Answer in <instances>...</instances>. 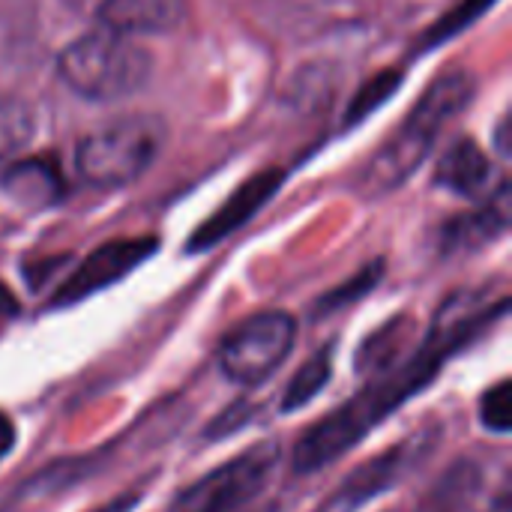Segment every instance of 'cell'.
I'll return each instance as SVG.
<instances>
[{
  "label": "cell",
  "mask_w": 512,
  "mask_h": 512,
  "mask_svg": "<svg viewBox=\"0 0 512 512\" xmlns=\"http://www.w3.org/2000/svg\"><path fill=\"white\" fill-rule=\"evenodd\" d=\"M153 72V57L129 36L93 30L72 39L57 57L60 81L87 102H120L138 93Z\"/></svg>",
  "instance_id": "3957f363"
},
{
  "label": "cell",
  "mask_w": 512,
  "mask_h": 512,
  "mask_svg": "<svg viewBox=\"0 0 512 512\" xmlns=\"http://www.w3.org/2000/svg\"><path fill=\"white\" fill-rule=\"evenodd\" d=\"M504 312L507 300H498L495 306L465 312L456 321H450L447 315L438 318V327L426 336L417 354L384 369V375L366 384L351 402L339 405L321 423L303 432L294 450V468L300 474H312L354 450L375 426H381L393 411H399L420 390H426L441 375L444 363L465 351V345H471Z\"/></svg>",
  "instance_id": "6da1fadb"
},
{
  "label": "cell",
  "mask_w": 512,
  "mask_h": 512,
  "mask_svg": "<svg viewBox=\"0 0 512 512\" xmlns=\"http://www.w3.org/2000/svg\"><path fill=\"white\" fill-rule=\"evenodd\" d=\"M402 81V75L396 72V75H381L372 87H366L357 99H354V108H351V120H357L360 114H366V111H372V108H378L387 96H390V90H396V84Z\"/></svg>",
  "instance_id": "d6986e66"
},
{
  "label": "cell",
  "mask_w": 512,
  "mask_h": 512,
  "mask_svg": "<svg viewBox=\"0 0 512 512\" xmlns=\"http://www.w3.org/2000/svg\"><path fill=\"white\" fill-rule=\"evenodd\" d=\"M381 273H384L381 261L369 264V267H366V270H360L351 282H345V285H339L336 291H330L327 297H321V303H318V315H330V312H339L342 306H351L354 300H360L363 294H369V291L378 285Z\"/></svg>",
  "instance_id": "2e32d148"
},
{
  "label": "cell",
  "mask_w": 512,
  "mask_h": 512,
  "mask_svg": "<svg viewBox=\"0 0 512 512\" xmlns=\"http://www.w3.org/2000/svg\"><path fill=\"white\" fill-rule=\"evenodd\" d=\"M282 180H285V174L276 171V168L261 171V174H255L252 180H246V183L228 198V204L219 207V210L192 234L189 252H204V249L216 246L219 240H225L228 234H234L240 225H246V222H249L273 195H276V189L282 186Z\"/></svg>",
  "instance_id": "30bf717a"
},
{
  "label": "cell",
  "mask_w": 512,
  "mask_h": 512,
  "mask_svg": "<svg viewBox=\"0 0 512 512\" xmlns=\"http://www.w3.org/2000/svg\"><path fill=\"white\" fill-rule=\"evenodd\" d=\"M0 195L6 204H18L27 210H39L45 204H54L60 195V177L57 171L42 159H24L9 165L0 174Z\"/></svg>",
  "instance_id": "4fadbf2b"
},
{
  "label": "cell",
  "mask_w": 512,
  "mask_h": 512,
  "mask_svg": "<svg viewBox=\"0 0 512 512\" xmlns=\"http://www.w3.org/2000/svg\"><path fill=\"white\" fill-rule=\"evenodd\" d=\"M135 507H138V495H120V498H114V501L96 507L93 512H132Z\"/></svg>",
  "instance_id": "7402d4cb"
},
{
  "label": "cell",
  "mask_w": 512,
  "mask_h": 512,
  "mask_svg": "<svg viewBox=\"0 0 512 512\" xmlns=\"http://www.w3.org/2000/svg\"><path fill=\"white\" fill-rule=\"evenodd\" d=\"M18 312H21V306H18L15 294L0 282V321H3V318H15Z\"/></svg>",
  "instance_id": "44dd1931"
},
{
  "label": "cell",
  "mask_w": 512,
  "mask_h": 512,
  "mask_svg": "<svg viewBox=\"0 0 512 512\" xmlns=\"http://www.w3.org/2000/svg\"><path fill=\"white\" fill-rule=\"evenodd\" d=\"M297 321L288 312L270 309L240 321L219 348V366L228 381L240 387L264 384L291 354Z\"/></svg>",
  "instance_id": "5b68a950"
},
{
  "label": "cell",
  "mask_w": 512,
  "mask_h": 512,
  "mask_svg": "<svg viewBox=\"0 0 512 512\" xmlns=\"http://www.w3.org/2000/svg\"><path fill=\"white\" fill-rule=\"evenodd\" d=\"M435 441H438V429L429 426V429L408 435L399 444L381 450L369 462L357 465L315 512H360L363 507H369L384 492L399 486L420 462H426Z\"/></svg>",
  "instance_id": "52a82bcc"
},
{
  "label": "cell",
  "mask_w": 512,
  "mask_h": 512,
  "mask_svg": "<svg viewBox=\"0 0 512 512\" xmlns=\"http://www.w3.org/2000/svg\"><path fill=\"white\" fill-rule=\"evenodd\" d=\"M477 81L471 72H450L438 78L402 120V126L372 153L360 168L354 189L366 198L399 189L432 153L438 135L474 102Z\"/></svg>",
  "instance_id": "7a4b0ae2"
},
{
  "label": "cell",
  "mask_w": 512,
  "mask_h": 512,
  "mask_svg": "<svg viewBox=\"0 0 512 512\" xmlns=\"http://www.w3.org/2000/svg\"><path fill=\"white\" fill-rule=\"evenodd\" d=\"M189 0H102L96 21L120 36H165L186 24Z\"/></svg>",
  "instance_id": "9c48e42d"
},
{
  "label": "cell",
  "mask_w": 512,
  "mask_h": 512,
  "mask_svg": "<svg viewBox=\"0 0 512 512\" xmlns=\"http://www.w3.org/2000/svg\"><path fill=\"white\" fill-rule=\"evenodd\" d=\"M507 219H510V186L504 180L480 210L462 213L444 228V249L462 252V249L486 246L507 228Z\"/></svg>",
  "instance_id": "7c38bea8"
},
{
  "label": "cell",
  "mask_w": 512,
  "mask_h": 512,
  "mask_svg": "<svg viewBox=\"0 0 512 512\" xmlns=\"http://www.w3.org/2000/svg\"><path fill=\"white\" fill-rule=\"evenodd\" d=\"M156 240L153 237H138V240H111L99 249H93L72 273L69 279L54 291L51 306L54 309H66L75 306L87 297H93L96 291L120 282L123 276H129L138 264H144L153 252H156Z\"/></svg>",
  "instance_id": "ba28073f"
},
{
  "label": "cell",
  "mask_w": 512,
  "mask_h": 512,
  "mask_svg": "<svg viewBox=\"0 0 512 512\" xmlns=\"http://www.w3.org/2000/svg\"><path fill=\"white\" fill-rule=\"evenodd\" d=\"M12 447H15V426H12V420L0 411V462L12 453Z\"/></svg>",
  "instance_id": "ffe728a7"
},
{
  "label": "cell",
  "mask_w": 512,
  "mask_h": 512,
  "mask_svg": "<svg viewBox=\"0 0 512 512\" xmlns=\"http://www.w3.org/2000/svg\"><path fill=\"white\" fill-rule=\"evenodd\" d=\"M480 420L495 435H510L512 429V384L504 378L486 390L480 402Z\"/></svg>",
  "instance_id": "e0dca14e"
},
{
  "label": "cell",
  "mask_w": 512,
  "mask_h": 512,
  "mask_svg": "<svg viewBox=\"0 0 512 512\" xmlns=\"http://www.w3.org/2000/svg\"><path fill=\"white\" fill-rule=\"evenodd\" d=\"M276 462H279L276 444L273 441H261V444L237 453L234 459H228L216 471L204 474L192 486H186L177 495L171 510L237 512L264 492V486L270 483V477L276 471Z\"/></svg>",
  "instance_id": "8992f818"
},
{
  "label": "cell",
  "mask_w": 512,
  "mask_h": 512,
  "mask_svg": "<svg viewBox=\"0 0 512 512\" xmlns=\"http://www.w3.org/2000/svg\"><path fill=\"white\" fill-rule=\"evenodd\" d=\"M330 375H333V345L321 348L318 354H312V357L297 369V375H294V378L288 381V387H285L282 411L291 414V411L306 408V405L330 384Z\"/></svg>",
  "instance_id": "5bb4252c"
},
{
  "label": "cell",
  "mask_w": 512,
  "mask_h": 512,
  "mask_svg": "<svg viewBox=\"0 0 512 512\" xmlns=\"http://www.w3.org/2000/svg\"><path fill=\"white\" fill-rule=\"evenodd\" d=\"M36 135V114L18 96H0V165L12 162Z\"/></svg>",
  "instance_id": "9a60e30c"
},
{
  "label": "cell",
  "mask_w": 512,
  "mask_h": 512,
  "mask_svg": "<svg viewBox=\"0 0 512 512\" xmlns=\"http://www.w3.org/2000/svg\"><path fill=\"white\" fill-rule=\"evenodd\" d=\"M435 183L453 195H462V198H474L483 192L492 195V162L480 150L477 141L462 138L441 156L438 171H435Z\"/></svg>",
  "instance_id": "8fae6325"
},
{
  "label": "cell",
  "mask_w": 512,
  "mask_h": 512,
  "mask_svg": "<svg viewBox=\"0 0 512 512\" xmlns=\"http://www.w3.org/2000/svg\"><path fill=\"white\" fill-rule=\"evenodd\" d=\"M492 3H495V0H465V3L450 15V18L438 21V27L432 30V39H447V36L459 33V30H462V27H468L480 12H486Z\"/></svg>",
  "instance_id": "ac0fdd59"
},
{
  "label": "cell",
  "mask_w": 512,
  "mask_h": 512,
  "mask_svg": "<svg viewBox=\"0 0 512 512\" xmlns=\"http://www.w3.org/2000/svg\"><path fill=\"white\" fill-rule=\"evenodd\" d=\"M168 129L156 114H126L87 132L75 147V171L93 189H120L147 174Z\"/></svg>",
  "instance_id": "277c9868"
}]
</instances>
